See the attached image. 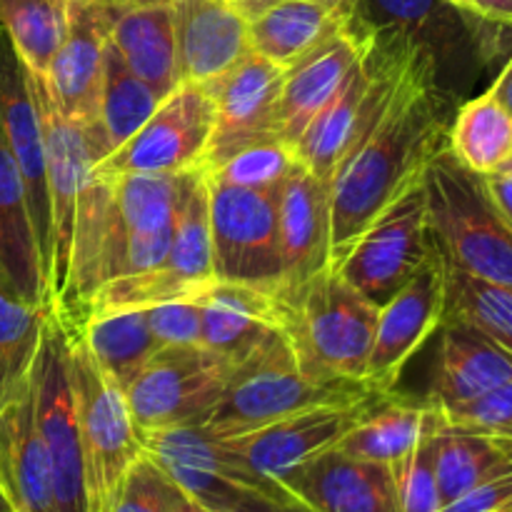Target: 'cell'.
<instances>
[{"label": "cell", "mask_w": 512, "mask_h": 512, "mask_svg": "<svg viewBox=\"0 0 512 512\" xmlns=\"http://www.w3.org/2000/svg\"><path fill=\"white\" fill-rule=\"evenodd\" d=\"M448 128L438 63L420 48L385 113L350 145L330 180L333 268L373 220L423 183L425 170L448 148Z\"/></svg>", "instance_id": "6da1fadb"}, {"label": "cell", "mask_w": 512, "mask_h": 512, "mask_svg": "<svg viewBox=\"0 0 512 512\" xmlns=\"http://www.w3.org/2000/svg\"><path fill=\"white\" fill-rule=\"evenodd\" d=\"M378 393L360 380L318 378L303 365L285 330L270 333L235 365L203 428L220 440L253 433L270 423L333 403H355Z\"/></svg>", "instance_id": "7a4b0ae2"}, {"label": "cell", "mask_w": 512, "mask_h": 512, "mask_svg": "<svg viewBox=\"0 0 512 512\" xmlns=\"http://www.w3.org/2000/svg\"><path fill=\"white\" fill-rule=\"evenodd\" d=\"M430 235L445 263L512 290V225L485 188L448 148L425 170Z\"/></svg>", "instance_id": "3957f363"}, {"label": "cell", "mask_w": 512, "mask_h": 512, "mask_svg": "<svg viewBox=\"0 0 512 512\" xmlns=\"http://www.w3.org/2000/svg\"><path fill=\"white\" fill-rule=\"evenodd\" d=\"M373 28L375 38L370 48L293 148L298 163L328 183L350 145L368 133L375 120L385 113L415 53L423 48L408 35L378 25Z\"/></svg>", "instance_id": "277c9868"}, {"label": "cell", "mask_w": 512, "mask_h": 512, "mask_svg": "<svg viewBox=\"0 0 512 512\" xmlns=\"http://www.w3.org/2000/svg\"><path fill=\"white\" fill-rule=\"evenodd\" d=\"M285 305V333L305 368L318 378L365 383L380 308L335 268L315 275Z\"/></svg>", "instance_id": "5b68a950"}, {"label": "cell", "mask_w": 512, "mask_h": 512, "mask_svg": "<svg viewBox=\"0 0 512 512\" xmlns=\"http://www.w3.org/2000/svg\"><path fill=\"white\" fill-rule=\"evenodd\" d=\"M63 328L68 330L70 385L83 443L88 512H113L120 483L130 465L143 455V445L125 390L95 363L78 328L65 323Z\"/></svg>", "instance_id": "8992f818"}, {"label": "cell", "mask_w": 512, "mask_h": 512, "mask_svg": "<svg viewBox=\"0 0 512 512\" xmlns=\"http://www.w3.org/2000/svg\"><path fill=\"white\" fill-rule=\"evenodd\" d=\"M138 435L143 453L208 510L230 512L248 498L303 510L285 485L250 468L225 440L210 435L200 423L143 430Z\"/></svg>", "instance_id": "52a82bcc"}, {"label": "cell", "mask_w": 512, "mask_h": 512, "mask_svg": "<svg viewBox=\"0 0 512 512\" xmlns=\"http://www.w3.org/2000/svg\"><path fill=\"white\" fill-rule=\"evenodd\" d=\"M28 78L40 120H43L45 155H48L50 228H53L48 305L53 310L68 288L80 193H83V185L88 183L90 170L110 153V148L100 133L98 123H80V120L65 118L50 98L45 80L30 70Z\"/></svg>", "instance_id": "ba28073f"}, {"label": "cell", "mask_w": 512, "mask_h": 512, "mask_svg": "<svg viewBox=\"0 0 512 512\" xmlns=\"http://www.w3.org/2000/svg\"><path fill=\"white\" fill-rule=\"evenodd\" d=\"M278 190L240 188L208 175L215 280L278 293L283 280Z\"/></svg>", "instance_id": "9c48e42d"}, {"label": "cell", "mask_w": 512, "mask_h": 512, "mask_svg": "<svg viewBox=\"0 0 512 512\" xmlns=\"http://www.w3.org/2000/svg\"><path fill=\"white\" fill-rule=\"evenodd\" d=\"M215 130V108L200 83H178L155 113L105 155L90 175H180L203 168Z\"/></svg>", "instance_id": "30bf717a"}, {"label": "cell", "mask_w": 512, "mask_h": 512, "mask_svg": "<svg viewBox=\"0 0 512 512\" xmlns=\"http://www.w3.org/2000/svg\"><path fill=\"white\" fill-rule=\"evenodd\" d=\"M30 383L35 398V423L53 473L55 508L58 512H88L83 443L70 385L68 330L55 318V313H50L45 323Z\"/></svg>", "instance_id": "8fae6325"}, {"label": "cell", "mask_w": 512, "mask_h": 512, "mask_svg": "<svg viewBox=\"0 0 512 512\" xmlns=\"http://www.w3.org/2000/svg\"><path fill=\"white\" fill-rule=\"evenodd\" d=\"M228 373V360L205 345L160 348L125 388L138 433L203 423L218 403Z\"/></svg>", "instance_id": "7c38bea8"}, {"label": "cell", "mask_w": 512, "mask_h": 512, "mask_svg": "<svg viewBox=\"0 0 512 512\" xmlns=\"http://www.w3.org/2000/svg\"><path fill=\"white\" fill-rule=\"evenodd\" d=\"M433 245L428 195L420 183L363 230L335 270L380 308L418 273Z\"/></svg>", "instance_id": "4fadbf2b"}, {"label": "cell", "mask_w": 512, "mask_h": 512, "mask_svg": "<svg viewBox=\"0 0 512 512\" xmlns=\"http://www.w3.org/2000/svg\"><path fill=\"white\" fill-rule=\"evenodd\" d=\"M435 243V240H433ZM445 315V260L433 245L418 273L380 305L375 343L370 350L365 385L378 393H395L405 365L440 330Z\"/></svg>", "instance_id": "5bb4252c"}, {"label": "cell", "mask_w": 512, "mask_h": 512, "mask_svg": "<svg viewBox=\"0 0 512 512\" xmlns=\"http://www.w3.org/2000/svg\"><path fill=\"white\" fill-rule=\"evenodd\" d=\"M283 73L280 65L250 50L233 68L203 83L215 108V130L205 155V170H213L248 145L280 140L278 103Z\"/></svg>", "instance_id": "9a60e30c"}, {"label": "cell", "mask_w": 512, "mask_h": 512, "mask_svg": "<svg viewBox=\"0 0 512 512\" xmlns=\"http://www.w3.org/2000/svg\"><path fill=\"white\" fill-rule=\"evenodd\" d=\"M388 395L393 393H373L355 403L318 405L253 433L228 438L225 443L250 468L283 485V480L290 478L295 470L338 448L340 440Z\"/></svg>", "instance_id": "2e32d148"}, {"label": "cell", "mask_w": 512, "mask_h": 512, "mask_svg": "<svg viewBox=\"0 0 512 512\" xmlns=\"http://www.w3.org/2000/svg\"><path fill=\"white\" fill-rule=\"evenodd\" d=\"M0 125L5 140L18 163L28 195L30 218H33L35 240H38L40 263L48 293L50 260H53V228H50V198H48V155H45V133L30 90L28 68L15 53L13 43L0 28Z\"/></svg>", "instance_id": "e0dca14e"}, {"label": "cell", "mask_w": 512, "mask_h": 512, "mask_svg": "<svg viewBox=\"0 0 512 512\" xmlns=\"http://www.w3.org/2000/svg\"><path fill=\"white\" fill-rule=\"evenodd\" d=\"M280 255L283 280L278 298L293 300L315 275L333 268V220H330V183L295 165L278 190Z\"/></svg>", "instance_id": "ac0fdd59"}, {"label": "cell", "mask_w": 512, "mask_h": 512, "mask_svg": "<svg viewBox=\"0 0 512 512\" xmlns=\"http://www.w3.org/2000/svg\"><path fill=\"white\" fill-rule=\"evenodd\" d=\"M373 38L375 28L358 10V15L340 33H335L333 38H328L308 55L295 60L290 68H285L278 103V128L280 140L288 148H295L315 115L338 93L350 70L370 48Z\"/></svg>", "instance_id": "d6986e66"}, {"label": "cell", "mask_w": 512, "mask_h": 512, "mask_svg": "<svg viewBox=\"0 0 512 512\" xmlns=\"http://www.w3.org/2000/svg\"><path fill=\"white\" fill-rule=\"evenodd\" d=\"M110 23L113 5L98 0H68V33L43 78L50 98L65 118L98 123Z\"/></svg>", "instance_id": "ffe728a7"}, {"label": "cell", "mask_w": 512, "mask_h": 512, "mask_svg": "<svg viewBox=\"0 0 512 512\" xmlns=\"http://www.w3.org/2000/svg\"><path fill=\"white\" fill-rule=\"evenodd\" d=\"M178 83H208L250 53L248 18L233 0H173Z\"/></svg>", "instance_id": "44dd1931"}, {"label": "cell", "mask_w": 512, "mask_h": 512, "mask_svg": "<svg viewBox=\"0 0 512 512\" xmlns=\"http://www.w3.org/2000/svg\"><path fill=\"white\" fill-rule=\"evenodd\" d=\"M283 485L305 512H398L390 465L350 458L340 450L303 465Z\"/></svg>", "instance_id": "7402d4cb"}, {"label": "cell", "mask_w": 512, "mask_h": 512, "mask_svg": "<svg viewBox=\"0 0 512 512\" xmlns=\"http://www.w3.org/2000/svg\"><path fill=\"white\" fill-rule=\"evenodd\" d=\"M198 303L203 310L200 345L230 365L253 353L270 333L285 330V305L275 290L215 280Z\"/></svg>", "instance_id": "603a6c76"}, {"label": "cell", "mask_w": 512, "mask_h": 512, "mask_svg": "<svg viewBox=\"0 0 512 512\" xmlns=\"http://www.w3.org/2000/svg\"><path fill=\"white\" fill-rule=\"evenodd\" d=\"M0 490L13 512H58L50 460L35 423L33 383L0 410Z\"/></svg>", "instance_id": "cb8c5ba5"}, {"label": "cell", "mask_w": 512, "mask_h": 512, "mask_svg": "<svg viewBox=\"0 0 512 512\" xmlns=\"http://www.w3.org/2000/svg\"><path fill=\"white\" fill-rule=\"evenodd\" d=\"M512 380V355L480 330L455 320L440 325L438 368L428 403L435 408L465 403Z\"/></svg>", "instance_id": "d4e9b609"}, {"label": "cell", "mask_w": 512, "mask_h": 512, "mask_svg": "<svg viewBox=\"0 0 512 512\" xmlns=\"http://www.w3.org/2000/svg\"><path fill=\"white\" fill-rule=\"evenodd\" d=\"M358 15V0H280L248 20L250 48L290 68Z\"/></svg>", "instance_id": "484cf974"}, {"label": "cell", "mask_w": 512, "mask_h": 512, "mask_svg": "<svg viewBox=\"0 0 512 512\" xmlns=\"http://www.w3.org/2000/svg\"><path fill=\"white\" fill-rule=\"evenodd\" d=\"M0 283L30 305H48L43 263L18 163L0 125Z\"/></svg>", "instance_id": "4316f807"}, {"label": "cell", "mask_w": 512, "mask_h": 512, "mask_svg": "<svg viewBox=\"0 0 512 512\" xmlns=\"http://www.w3.org/2000/svg\"><path fill=\"white\" fill-rule=\"evenodd\" d=\"M110 43L115 45L123 63L163 98L178 85L170 5H143V8L113 5Z\"/></svg>", "instance_id": "83f0119b"}, {"label": "cell", "mask_w": 512, "mask_h": 512, "mask_svg": "<svg viewBox=\"0 0 512 512\" xmlns=\"http://www.w3.org/2000/svg\"><path fill=\"white\" fill-rule=\"evenodd\" d=\"M440 410L433 403L403 398L393 393L380 400L335 450L368 463L395 465L420 443L430 428L440 423Z\"/></svg>", "instance_id": "f1b7e54d"}, {"label": "cell", "mask_w": 512, "mask_h": 512, "mask_svg": "<svg viewBox=\"0 0 512 512\" xmlns=\"http://www.w3.org/2000/svg\"><path fill=\"white\" fill-rule=\"evenodd\" d=\"M448 150L475 175H493L512 163V115L485 90L460 105L448 128Z\"/></svg>", "instance_id": "f546056e"}, {"label": "cell", "mask_w": 512, "mask_h": 512, "mask_svg": "<svg viewBox=\"0 0 512 512\" xmlns=\"http://www.w3.org/2000/svg\"><path fill=\"white\" fill-rule=\"evenodd\" d=\"M73 328H78L95 363L123 390L160 350V343L150 333L145 310L90 313L83 323Z\"/></svg>", "instance_id": "4dcf8cb0"}, {"label": "cell", "mask_w": 512, "mask_h": 512, "mask_svg": "<svg viewBox=\"0 0 512 512\" xmlns=\"http://www.w3.org/2000/svg\"><path fill=\"white\" fill-rule=\"evenodd\" d=\"M508 470L512 465L490 435L445 423L435 430V478L443 505Z\"/></svg>", "instance_id": "1f68e13d"}, {"label": "cell", "mask_w": 512, "mask_h": 512, "mask_svg": "<svg viewBox=\"0 0 512 512\" xmlns=\"http://www.w3.org/2000/svg\"><path fill=\"white\" fill-rule=\"evenodd\" d=\"M53 310L15 298L0 283V410L30 388L43 330Z\"/></svg>", "instance_id": "d6a6232c"}, {"label": "cell", "mask_w": 512, "mask_h": 512, "mask_svg": "<svg viewBox=\"0 0 512 512\" xmlns=\"http://www.w3.org/2000/svg\"><path fill=\"white\" fill-rule=\"evenodd\" d=\"M160 103H163V95L150 88L123 63L108 35L103 58V83H100L98 128L108 143L110 153L118 145H123L155 113Z\"/></svg>", "instance_id": "836d02e7"}, {"label": "cell", "mask_w": 512, "mask_h": 512, "mask_svg": "<svg viewBox=\"0 0 512 512\" xmlns=\"http://www.w3.org/2000/svg\"><path fill=\"white\" fill-rule=\"evenodd\" d=\"M0 28L25 68L45 78L68 33V0H0Z\"/></svg>", "instance_id": "e575fe53"}, {"label": "cell", "mask_w": 512, "mask_h": 512, "mask_svg": "<svg viewBox=\"0 0 512 512\" xmlns=\"http://www.w3.org/2000/svg\"><path fill=\"white\" fill-rule=\"evenodd\" d=\"M445 260V258H443ZM480 330L512 355V290L445 263V315Z\"/></svg>", "instance_id": "d590c367"}, {"label": "cell", "mask_w": 512, "mask_h": 512, "mask_svg": "<svg viewBox=\"0 0 512 512\" xmlns=\"http://www.w3.org/2000/svg\"><path fill=\"white\" fill-rule=\"evenodd\" d=\"M295 165L298 158L283 140H263L230 155L228 160L208 170V175L240 188L278 190Z\"/></svg>", "instance_id": "8d00e7d4"}, {"label": "cell", "mask_w": 512, "mask_h": 512, "mask_svg": "<svg viewBox=\"0 0 512 512\" xmlns=\"http://www.w3.org/2000/svg\"><path fill=\"white\" fill-rule=\"evenodd\" d=\"M440 425L443 420L430 428L403 460L390 465L398 512H440L443 508L438 478H435V430Z\"/></svg>", "instance_id": "74e56055"}, {"label": "cell", "mask_w": 512, "mask_h": 512, "mask_svg": "<svg viewBox=\"0 0 512 512\" xmlns=\"http://www.w3.org/2000/svg\"><path fill=\"white\" fill-rule=\"evenodd\" d=\"M445 425L485 435L512 433V380L465 403L438 408Z\"/></svg>", "instance_id": "f35d334b"}, {"label": "cell", "mask_w": 512, "mask_h": 512, "mask_svg": "<svg viewBox=\"0 0 512 512\" xmlns=\"http://www.w3.org/2000/svg\"><path fill=\"white\" fill-rule=\"evenodd\" d=\"M170 493L173 480L143 453L125 473L113 512H170Z\"/></svg>", "instance_id": "ab89813d"}, {"label": "cell", "mask_w": 512, "mask_h": 512, "mask_svg": "<svg viewBox=\"0 0 512 512\" xmlns=\"http://www.w3.org/2000/svg\"><path fill=\"white\" fill-rule=\"evenodd\" d=\"M150 333L160 348L168 345H200L203 333V310L198 300H175V303L153 305L145 310Z\"/></svg>", "instance_id": "60d3db41"}, {"label": "cell", "mask_w": 512, "mask_h": 512, "mask_svg": "<svg viewBox=\"0 0 512 512\" xmlns=\"http://www.w3.org/2000/svg\"><path fill=\"white\" fill-rule=\"evenodd\" d=\"M440 512H512V470L485 480L453 503L443 505Z\"/></svg>", "instance_id": "b9f144b4"}, {"label": "cell", "mask_w": 512, "mask_h": 512, "mask_svg": "<svg viewBox=\"0 0 512 512\" xmlns=\"http://www.w3.org/2000/svg\"><path fill=\"white\" fill-rule=\"evenodd\" d=\"M483 180L493 203L498 205L500 213H503L505 218H508V223L512 225V163L500 168L498 173L485 175Z\"/></svg>", "instance_id": "7bdbcfd3"}, {"label": "cell", "mask_w": 512, "mask_h": 512, "mask_svg": "<svg viewBox=\"0 0 512 512\" xmlns=\"http://www.w3.org/2000/svg\"><path fill=\"white\" fill-rule=\"evenodd\" d=\"M460 8L490 23L512 25V0H458Z\"/></svg>", "instance_id": "ee69618b"}, {"label": "cell", "mask_w": 512, "mask_h": 512, "mask_svg": "<svg viewBox=\"0 0 512 512\" xmlns=\"http://www.w3.org/2000/svg\"><path fill=\"white\" fill-rule=\"evenodd\" d=\"M490 90H493L495 98H498L512 115V53L508 55V60H505L503 68H500L498 78H495V83L490 85Z\"/></svg>", "instance_id": "f6af8a7d"}, {"label": "cell", "mask_w": 512, "mask_h": 512, "mask_svg": "<svg viewBox=\"0 0 512 512\" xmlns=\"http://www.w3.org/2000/svg\"><path fill=\"white\" fill-rule=\"evenodd\" d=\"M170 512H213V510L200 505L198 500L190 498L188 493H183V490L173 483V493H170Z\"/></svg>", "instance_id": "bcb514c9"}, {"label": "cell", "mask_w": 512, "mask_h": 512, "mask_svg": "<svg viewBox=\"0 0 512 512\" xmlns=\"http://www.w3.org/2000/svg\"><path fill=\"white\" fill-rule=\"evenodd\" d=\"M230 512H305V510H295V508H280V505H273V503H265V500H255V498H248L243 500L240 505H235Z\"/></svg>", "instance_id": "7dc6e473"}, {"label": "cell", "mask_w": 512, "mask_h": 512, "mask_svg": "<svg viewBox=\"0 0 512 512\" xmlns=\"http://www.w3.org/2000/svg\"><path fill=\"white\" fill-rule=\"evenodd\" d=\"M275 3H280V0H233L235 8H238L248 20L255 18L258 13H263L265 8H270V5Z\"/></svg>", "instance_id": "c3c4849f"}, {"label": "cell", "mask_w": 512, "mask_h": 512, "mask_svg": "<svg viewBox=\"0 0 512 512\" xmlns=\"http://www.w3.org/2000/svg\"><path fill=\"white\" fill-rule=\"evenodd\" d=\"M105 5H118V8H143V5H170L173 0H98Z\"/></svg>", "instance_id": "681fc988"}, {"label": "cell", "mask_w": 512, "mask_h": 512, "mask_svg": "<svg viewBox=\"0 0 512 512\" xmlns=\"http://www.w3.org/2000/svg\"><path fill=\"white\" fill-rule=\"evenodd\" d=\"M490 438L495 440V445H498L500 450H503V455L508 458V463L512 465V433H505V435H490Z\"/></svg>", "instance_id": "f907efd6"}, {"label": "cell", "mask_w": 512, "mask_h": 512, "mask_svg": "<svg viewBox=\"0 0 512 512\" xmlns=\"http://www.w3.org/2000/svg\"><path fill=\"white\" fill-rule=\"evenodd\" d=\"M0 512H13V508H10L8 498L3 495V490H0Z\"/></svg>", "instance_id": "816d5d0a"}, {"label": "cell", "mask_w": 512, "mask_h": 512, "mask_svg": "<svg viewBox=\"0 0 512 512\" xmlns=\"http://www.w3.org/2000/svg\"><path fill=\"white\" fill-rule=\"evenodd\" d=\"M453 3H455V5H460V3H458V0H453Z\"/></svg>", "instance_id": "f5cc1de1"}]
</instances>
